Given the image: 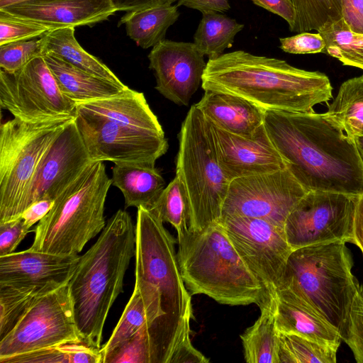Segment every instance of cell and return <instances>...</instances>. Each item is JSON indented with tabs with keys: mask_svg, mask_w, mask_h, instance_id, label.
I'll list each match as a JSON object with an SVG mask.
<instances>
[{
	"mask_svg": "<svg viewBox=\"0 0 363 363\" xmlns=\"http://www.w3.org/2000/svg\"><path fill=\"white\" fill-rule=\"evenodd\" d=\"M179 272L191 296L204 294L229 306L257 304L271 298L241 259L221 223L177 238Z\"/></svg>",
	"mask_w": 363,
	"mask_h": 363,
	"instance_id": "5",
	"label": "cell"
},
{
	"mask_svg": "<svg viewBox=\"0 0 363 363\" xmlns=\"http://www.w3.org/2000/svg\"><path fill=\"white\" fill-rule=\"evenodd\" d=\"M149 328L150 325L141 328L104 357L102 363H152Z\"/></svg>",
	"mask_w": 363,
	"mask_h": 363,
	"instance_id": "39",
	"label": "cell"
},
{
	"mask_svg": "<svg viewBox=\"0 0 363 363\" xmlns=\"http://www.w3.org/2000/svg\"><path fill=\"white\" fill-rule=\"evenodd\" d=\"M30 231L21 217L0 223V257L13 252Z\"/></svg>",
	"mask_w": 363,
	"mask_h": 363,
	"instance_id": "43",
	"label": "cell"
},
{
	"mask_svg": "<svg viewBox=\"0 0 363 363\" xmlns=\"http://www.w3.org/2000/svg\"><path fill=\"white\" fill-rule=\"evenodd\" d=\"M220 223L266 294L274 297L283 284L287 260L293 251L284 230L264 220L250 217L223 216Z\"/></svg>",
	"mask_w": 363,
	"mask_h": 363,
	"instance_id": "13",
	"label": "cell"
},
{
	"mask_svg": "<svg viewBox=\"0 0 363 363\" xmlns=\"http://www.w3.org/2000/svg\"><path fill=\"white\" fill-rule=\"evenodd\" d=\"M55 200L42 199L28 206L21 214V217L25 224L30 228L43 218L53 206Z\"/></svg>",
	"mask_w": 363,
	"mask_h": 363,
	"instance_id": "48",
	"label": "cell"
},
{
	"mask_svg": "<svg viewBox=\"0 0 363 363\" xmlns=\"http://www.w3.org/2000/svg\"><path fill=\"white\" fill-rule=\"evenodd\" d=\"M325 50L344 65L363 69V33L353 32L342 18L327 23L318 30Z\"/></svg>",
	"mask_w": 363,
	"mask_h": 363,
	"instance_id": "32",
	"label": "cell"
},
{
	"mask_svg": "<svg viewBox=\"0 0 363 363\" xmlns=\"http://www.w3.org/2000/svg\"><path fill=\"white\" fill-rule=\"evenodd\" d=\"M77 108L100 115L125 127L164 135L162 127L143 93L128 86L115 96L77 103Z\"/></svg>",
	"mask_w": 363,
	"mask_h": 363,
	"instance_id": "22",
	"label": "cell"
},
{
	"mask_svg": "<svg viewBox=\"0 0 363 363\" xmlns=\"http://www.w3.org/2000/svg\"><path fill=\"white\" fill-rule=\"evenodd\" d=\"M260 310L258 319L240 335L245 360L247 363H279L275 296Z\"/></svg>",
	"mask_w": 363,
	"mask_h": 363,
	"instance_id": "27",
	"label": "cell"
},
{
	"mask_svg": "<svg viewBox=\"0 0 363 363\" xmlns=\"http://www.w3.org/2000/svg\"><path fill=\"white\" fill-rule=\"evenodd\" d=\"M0 10L58 28L92 26L116 12L111 0H27Z\"/></svg>",
	"mask_w": 363,
	"mask_h": 363,
	"instance_id": "20",
	"label": "cell"
},
{
	"mask_svg": "<svg viewBox=\"0 0 363 363\" xmlns=\"http://www.w3.org/2000/svg\"><path fill=\"white\" fill-rule=\"evenodd\" d=\"M43 38V54L51 53L83 71L123 84L105 64L81 47L74 36V27L55 29Z\"/></svg>",
	"mask_w": 363,
	"mask_h": 363,
	"instance_id": "29",
	"label": "cell"
},
{
	"mask_svg": "<svg viewBox=\"0 0 363 363\" xmlns=\"http://www.w3.org/2000/svg\"><path fill=\"white\" fill-rule=\"evenodd\" d=\"M0 106L26 122L77 115V103L62 92L43 55L16 72L0 70Z\"/></svg>",
	"mask_w": 363,
	"mask_h": 363,
	"instance_id": "11",
	"label": "cell"
},
{
	"mask_svg": "<svg viewBox=\"0 0 363 363\" xmlns=\"http://www.w3.org/2000/svg\"><path fill=\"white\" fill-rule=\"evenodd\" d=\"M135 226L129 213L118 210L96 242L82 256L68 282L81 339L101 348L108 312L123 292V279L135 256Z\"/></svg>",
	"mask_w": 363,
	"mask_h": 363,
	"instance_id": "3",
	"label": "cell"
},
{
	"mask_svg": "<svg viewBox=\"0 0 363 363\" xmlns=\"http://www.w3.org/2000/svg\"><path fill=\"white\" fill-rule=\"evenodd\" d=\"M163 316L160 297L157 288L135 277L133 292L109 340L100 349L102 362L111 352L145 325H150L149 335L154 331Z\"/></svg>",
	"mask_w": 363,
	"mask_h": 363,
	"instance_id": "24",
	"label": "cell"
},
{
	"mask_svg": "<svg viewBox=\"0 0 363 363\" xmlns=\"http://www.w3.org/2000/svg\"><path fill=\"white\" fill-rule=\"evenodd\" d=\"M57 28L52 25L21 18L0 10V45L40 38Z\"/></svg>",
	"mask_w": 363,
	"mask_h": 363,
	"instance_id": "38",
	"label": "cell"
},
{
	"mask_svg": "<svg viewBox=\"0 0 363 363\" xmlns=\"http://www.w3.org/2000/svg\"><path fill=\"white\" fill-rule=\"evenodd\" d=\"M79 341L83 340L78 332L67 283L38 297L0 339V362L21 354Z\"/></svg>",
	"mask_w": 363,
	"mask_h": 363,
	"instance_id": "10",
	"label": "cell"
},
{
	"mask_svg": "<svg viewBox=\"0 0 363 363\" xmlns=\"http://www.w3.org/2000/svg\"><path fill=\"white\" fill-rule=\"evenodd\" d=\"M48 292L37 286H0V339L13 328L38 297Z\"/></svg>",
	"mask_w": 363,
	"mask_h": 363,
	"instance_id": "36",
	"label": "cell"
},
{
	"mask_svg": "<svg viewBox=\"0 0 363 363\" xmlns=\"http://www.w3.org/2000/svg\"><path fill=\"white\" fill-rule=\"evenodd\" d=\"M112 185L124 197L125 208L143 207L150 211L165 188V182L155 167L137 164H114Z\"/></svg>",
	"mask_w": 363,
	"mask_h": 363,
	"instance_id": "26",
	"label": "cell"
},
{
	"mask_svg": "<svg viewBox=\"0 0 363 363\" xmlns=\"http://www.w3.org/2000/svg\"><path fill=\"white\" fill-rule=\"evenodd\" d=\"M163 223L152 211L138 208L135 275L157 288L163 313L150 335L155 363H169L186 323L192 318L191 296L179 272L177 241Z\"/></svg>",
	"mask_w": 363,
	"mask_h": 363,
	"instance_id": "4",
	"label": "cell"
},
{
	"mask_svg": "<svg viewBox=\"0 0 363 363\" xmlns=\"http://www.w3.org/2000/svg\"><path fill=\"white\" fill-rule=\"evenodd\" d=\"M279 332L298 335L338 348L339 331L301 293L283 284L275 294Z\"/></svg>",
	"mask_w": 363,
	"mask_h": 363,
	"instance_id": "21",
	"label": "cell"
},
{
	"mask_svg": "<svg viewBox=\"0 0 363 363\" xmlns=\"http://www.w3.org/2000/svg\"><path fill=\"white\" fill-rule=\"evenodd\" d=\"M100 349L83 341L68 342L13 356L2 363H102Z\"/></svg>",
	"mask_w": 363,
	"mask_h": 363,
	"instance_id": "33",
	"label": "cell"
},
{
	"mask_svg": "<svg viewBox=\"0 0 363 363\" xmlns=\"http://www.w3.org/2000/svg\"><path fill=\"white\" fill-rule=\"evenodd\" d=\"M75 122L92 162L155 167L156 161L168 150L165 135L125 127L77 108Z\"/></svg>",
	"mask_w": 363,
	"mask_h": 363,
	"instance_id": "15",
	"label": "cell"
},
{
	"mask_svg": "<svg viewBox=\"0 0 363 363\" xmlns=\"http://www.w3.org/2000/svg\"><path fill=\"white\" fill-rule=\"evenodd\" d=\"M345 243L338 240L294 250L287 260L283 281L322 313L339 331L342 340L359 288L352 272V261Z\"/></svg>",
	"mask_w": 363,
	"mask_h": 363,
	"instance_id": "7",
	"label": "cell"
},
{
	"mask_svg": "<svg viewBox=\"0 0 363 363\" xmlns=\"http://www.w3.org/2000/svg\"><path fill=\"white\" fill-rule=\"evenodd\" d=\"M257 6L284 18L289 24L290 30L294 27L295 9L292 0H252Z\"/></svg>",
	"mask_w": 363,
	"mask_h": 363,
	"instance_id": "46",
	"label": "cell"
},
{
	"mask_svg": "<svg viewBox=\"0 0 363 363\" xmlns=\"http://www.w3.org/2000/svg\"><path fill=\"white\" fill-rule=\"evenodd\" d=\"M295 20L292 32L318 30L333 21L342 18L340 0H292Z\"/></svg>",
	"mask_w": 363,
	"mask_h": 363,
	"instance_id": "37",
	"label": "cell"
},
{
	"mask_svg": "<svg viewBox=\"0 0 363 363\" xmlns=\"http://www.w3.org/2000/svg\"><path fill=\"white\" fill-rule=\"evenodd\" d=\"M353 352L355 361L363 363V286L359 288L352 303L347 331L343 340Z\"/></svg>",
	"mask_w": 363,
	"mask_h": 363,
	"instance_id": "41",
	"label": "cell"
},
{
	"mask_svg": "<svg viewBox=\"0 0 363 363\" xmlns=\"http://www.w3.org/2000/svg\"><path fill=\"white\" fill-rule=\"evenodd\" d=\"M359 196L309 191L288 216L284 233L291 249L343 241L353 243V228Z\"/></svg>",
	"mask_w": 363,
	"mask_h": 363,
	"instance_id": "12",
	"label": "cell"
},
{
	"mask_svg": "<svg viewBox=\"0 0 363 363\" xmlns=\"http://www.w3.org/2000/svg\"><path fill=\"white\" fill-rule=\"evenodd\" d=\"M307 191L286 168L230 181L222 217L260 218L284 230L286 220Z\"/></svg>",
	"mask_w": 363,
	"mask_h": 363,
	"instance_id": "14",
	"label": "cell"
},
{
	"mask_svg": "<svg viewBox=\"0 0 363 363\" xmlns=\"http://www.w3.org/2000/svg\"><path fill=\"white\" fill-rule=\"evenodd\" d=\"M280 48L291 54H313L323 52L325 43L319 33L302 32L291 37L279 38Z\"/></svg>",
	"mask_w": 363,
	"mask_h": 363,
	"instance_id": "42",
	"label": "cell"
},
{
	"mask_svg": "<svg viewBox=\"0 0 363 363\" xmlns=\"http://www.w3.org/2000/svg\"><path fill=\"white\" fill-rule=\"evenodd\" d=\"M43 36L0 45V68L7 72L21 69L33 58L43 55Z\"/></svg>",
	"mask_w": 363,
	"mask_h": 363,
	"instance_id": "40",
	"label": "cell"
},
{
	"mask_svg": "<svg viewBox=\"0 0 363 363\" xmlns=\"http://www.w3.org/2000/svg\"><path fill=\"white\" fill-rule=\"evenodd\" d=\"M353 243L363 254V194L358 198L354 220Z\"/></svg>",
	"mask_w": 363,
	"mask_h": 363,
	"instance_id": "50",
	"label": "cell"
},
{
	"mask_svg": "<svg viewBox=\"0 0 363 363\" xmlns=\"http://www.w3.org/2000/svg\"><path fill=\"white\" fill-rule=\"evenodd\" d=\"M176 176L182 182L189 202V230L200 231L220 223L230 182L218 161L212 125L195 104L179 133Z\"/></svg>",
	"mask_w": 363,
	"mask_h": 363,
	"instance_id": "8",
	"label": "cell"
},
{
	"mask_svg": "<svg viewBox=\"0 0 363 363\" xmlns=\"http://www.w3.org/2000/svg\"><path fill=\"white\" fill-rule=\"evenodd\" d=\"M201 86L205 91L242 98L264 111L313 112L314 106L333 98L330 81L324 73L244 50L208 60Z\"/></svg>",
	"mask_w": 363,
	"mask_h": 363,
	"instance_id": "2",
	"label": "cell"
},
{
	"mask_svg": "<svg viewBox=\"0 0 363 363\" xmlns=\"http://www.w3.org/2000/svg\"><path fill=\"white\" fill-rule=\"evenodd\" d=\"M357 147L359 155L363 162V136H357L352 138Z\"/></svg>",
	"mask_w": 363,
	"mask_h": 363,
	"instance_id": "51",
	"label": "cell"
},
{
	"mask_svg": "<svg viewBox=\"0 0 363 363\" xmlns=\"http://www.w3.org/2000/svg\"><path fill=\"white\" fill-rule=\"evenodd\" d=\"M27 0H0V9Z\"/></svg>",
	"mask_w": 363,
	"mask_h": 363,
	"instance_id": "52",
	"label": "cell"
},
{
	"mask_svg": "<svg viewBox=\"0 0 363 363\" xmlns=\"http://www.w3.org/2000/svg\"><path fill=\"white\" fill-rule=\"evenodd\" d=\"M244 25L218 13H203L194 35V43L208 60L222 55L232 47L238 33Z\"/></svg>",
	"mask_w": 363,
	"mask_h": 363,
	"instance_id": "31",
	"label": "cell"
},
{
	"mask_svg": "<svg viewBox=\"0 0 363 363\" xmlns=\"http://www.w3.org/2000/svg\"><path fill=\"white\" fill-rule=\"evenodd\" d=\"M177 0H111L116 11H131L172 5Z\"/></svg>",
	"mask_w": 363,
	"mask_h": 363,
	"instance_id": "49",
	"label": "cell"
},
{
	"mask_svg": "<svg viewBox=\"0 0 363 363\" xmlns=\"http://www.w3.org/2000/svg\"><path fill=\"white\" fill-rule=\"evenodd\" d=\"M79 255H60L30 248L0 257V286H37L54 291L70 280Z\"/></svg>",
	"mask_w": 363,
	"mask_h": 363,
	"instance_id": "19",
	"label": "cell"
},
{
	"mask_svg": "<svg viewBox=\"0 0 363 363\" xmlns=\"http://www.w3.org/2000/svg\"><path fill=\"white\" fill-rule=\"evenodd\" d=\"M111 185L104 162H91L38 222L30 249L78 255L106 226L104 205Z\"/></svg>",
	"mask_w": 363,
	"mask_h": 363,
	"instance_id": "6",
	"label": "cell"
},
{
	"mask_svg": "<svg viewBox=\"0 0 363 363\" xmlns=\"http://www.w3.org/2000/svg\"><path fill=\"white\" fill-rule=\"evenodd\" d=\"M337 347L279 332V363H335Z\"/></svg>",
	"mask_w": 363,
	"mask_h": 363,
	"instance_id": "34",
	"label": "cell"
},
{
	"mask_svg": "<svg viewBox=\"0 0 363 363\" xmlns=\"http://www.w3.org/2000/svg\"><path fill=\"white\" fill-rule=\"evenodd\" d=\"M163 223H169L177 238L189 230L190 206L185 188L177 176L164 189L150 210Z\"/></svg>",
	"mask_w": 363,
	"mask_h": 363,
	"instance_id": "35",
	"label": "cell"
},
{
	"mask_svg": "<svg viewBox=\"0 0 363 363\" xmlns=\"http://www.w3.org/2000/svg\"><path fill=\"white\" fill-rule=\"evenodd\" d=\"M177 5L128 11L118 22L125 25L127 35L142 48L155 46L165 40L167 29L178 19Z\"/></svg>",
	"mask_w": 363,
	"mask_h": 363,
	"instance_id": "28",
	"label": "cell"
},
{
	"mask_svg": "<svg viewBox=\"0 0 363 363\" xmlns=\"http://www.w3.org/2000/svg\"><path fill=\"white\" fill-rule=\"evenodd\" d=\"M195 105L213 125L238 135L250 136L264 123V110L232 94L206 91Z\"/></svg>",
	"mask_w": 363,
	"mask_h": 363,
	"instance_id": "23",
	"label": "cell"
},
{
	"mask_svg": "<svg viewBox=\"0 0 363 363\" xmlns=\"http://www.w3.org/2000/svg\"><path fill=\"white\" fill-rule=\"evenodd\" d=\"M342 17L355 33H363V0H340Z\"/></svg>",
	"mask_w": 363,
	"mask_h": 363,
	"instance_id": "45",
	"label": "cell"
},
{
	"mask_svg": "<svg viewBox=\"0 0 363 363\" xmlns=\"http://www.w3.org/2000/svg\"><path fill=\"white\" fill-rule=\"evenodd\" d=\"M190 320H187L179 337L169 363H207L209 359L198 351L190 340Z\"/></svg>",
	"mask_w": 363,
	"mask_h": 363,
	"instance_id": "44",
	"label": "cell"
},
{
	"mask_svg": "<svg viewBox=\"0 0 363 363\" xmlns=\"http://www.w3.org/2000/svg\"><path fill=\"white\" fill-rule=\"evenodd\" d=\"M91 162L74 118L55 139L40 161L25 210L42 199L55 200Z\"/></svg>",
	"mask_w": 363,
	"mask_h": 363,
	"instance_id": "16",
	"label": "cell"
},
{
	"mask_svg": "<svg viewBox=\"0 0 363 363\" xmlns=\"http://www.w3.org/2000/svg\"><path fill=\"white\" fill-rule=\"evenodd\" d=\"M203 57L194 43L160 42L148 55L156 90L177 105L188 106L202 82L206 66Z\"/></svg>",
	"mask_w": 363,
	"mask_h": 363,
	"instance_id": "17",
	"label": "cell"
},
{
	"mask_svg": "<svg viewBox=\"0 0 363 363\" xmlns=\"http://www.w3.org/2000/svg\"><path fill=\"white\" fill-rule=\"evenodd\" d=\"M177 6H184L203 13H223L230 9L229 0H177Z\"/></svg>",
	"mask_w": 363,
	"mask_h": 363,
	"instance_id": "47",
	"label": "cell"
},
{
	"mask_svg": "<svg viewBox=\"0 0 363 363\" xmlns=\"http://www.w3.org/2000/svg\"><path fill=\"white\" fill-rule=\"evenodd\" d=\"M264 125L307 191L363 194V162L355 144L325 113L266 111Z\"/></svg>",
	"mask_w": 363,
	"mask_h": 363,
	"instance_id": "1",
	"label": "cell"
},
{
	"mask_svg": "<svg viewBox=\"0 0 363 363\" xmlns=\"http://www.w3.org/2000/svg\"><path fill=\"white\" fill-rule=\"evenodd\" d=\"M75 117L36 123L13 118L1 123L0 223L21 217L40 161L65 125Z\"/></svg>",
	"mask_w": 363,
	"mask_h": 363,
	"instance_id": "9",
	"label": "cell"
},
{
	"mask_svg": "<svg viewBox=\"0 0 363 363\" xmlns=\"http://www.w3.org/2000/svg\"><path fill=\"white\" fill-rule=\"evenodd\" d=\"M43 56L62 92L76 103L115 96L128 87L83 71L51 53Z\"/></svg>",
	"mask_w": 363,
	"mask_h": 363,
	"instance_id": "25",
	"label": "cell"
},
{
	"mask_svg": "<svg viewBox=\"0 0 363 363\" xmlns=\"http://www.w3.org/2000/svg\"><path fill=\"white\" fill-rule=\"evenodd\" d=\"M212 127L218 161L230 182L286 168L264 123L248 137L230 133L213 125Z\"/></svg>",
	"mask_w": 363,
	"mask_h": 363,
	"instance_id": "18",
	"label": "cell"
},
{
	"mask_svg": "<svg viewBox=\"0 0 363 363\" xmlns=\"http://www.w3.org/2000/svg\"><path fill=\"white\" fill-rule=\"evenodd\" d=\"M325 114L352 140L363 136V74L341 84Z\"/></svg>",
	"mask_w": 363,
	"mask_h": 363,
	"instance_id": "30",
	"label": "cell"
}]
</instances>
